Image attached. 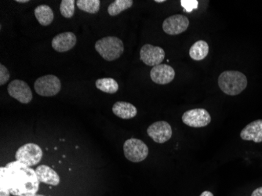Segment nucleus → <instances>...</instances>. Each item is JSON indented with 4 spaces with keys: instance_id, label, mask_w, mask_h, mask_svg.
I'll use <instances>...</instances> for the list:
<instances>
[{
    "instance_id": "nucleus-27",
    "label": "nucleus",
    "mask_w": 262,
    "mask_h": 196,
    "mask_svg": "<svg viewBox=\"0 0 262 196\" xmlns=\"http://www.w3.org/2000/svg\"><path fill=\"white\" fill-rule=\"evenodd\" d=\"M16 2L21 3V4H23V3H28L29 2V0H17Z\"/></svg>"
},
{
    "instance_id": "nucleus-24",
    "label": "nucleus",
    "mask_w": 262,
    "mask_h": 196,
    "mask_svg": "<svg viewBox=\"0 0 262 196\" xmlns=\"http://www.w3.org/2000/svg\"><path fill=\"white\" fill-rule=\"evenodd\" d=\"M10 76L8 69L4 64H0V85H3L7 83L10 79Z\"/></svg>"
},
{
    "instance_id": "nucleus-30",
    "label": "nucleus",
    "mask_w": 262,
    "mask_h": 196,
    "mask_svg": "<svg viewBox=\"0 0 262 196\" xmlns=\"http://www.w3.org/2000/svg\"><path fill=\"white\" fill-rule=\"evenodd\" d=\"M20 196H28L27 194H23V195H20Z\"/></svg>"
},
{
    "instance_id": "nucleus-21",
    "label": "nucleus",
    "mask_w": 262,
    "mask_h": 196,
    "mask_svg": "<svg viewBox=\"0 0 262 196\" xmlns=\"http://www.w3.org/2000/svg\"><path fill=\"white\" fill-rule=\"evenodd\" d=\"M76 4L79 10L93 14L99 11L101 2L99 0H78Z\"/></svg>"
},
{
    "instance_id": "nucleus-26",
    "label": "nucleus",
    "mask_w": 262,
    "mask_h": 196,
    "mask_svg": "<svg viewBox=\"0 0 262 196\" xmlns=\"http://www.w3.org/2000/svg\"><path fill=\"white\" fill-rule=\"evenodd\" d=\"M200 196H213V194H212V192H210V191H205L202 193Z\"/></svg>"
},
{
    "instance_id": "nucleus-3",
    "label": "nucleus",
    "mask_w": 262,
    "mask_h": 196,
    "mask_svg": "<svg viewBox=\"0 0 262 196\" xmlns=\"http://www.w3.org/2000/svg\"><path fill=\"white\" fill-rule=\"evenodd\" d=\"M95 50L104 60L113 61L121 57L124 52V45L119 38L107 36L97 41Z\"/></svg>"
},
{
    "instance_id": "nucleus-23",
    "label": "nucleus",
    "mask_w": 262,
    "mask_h": 196,
    "mask_svg": "<svg viewBox=\"0 0 262 196\" xmlns=\"http://www.w3.org/2000/svg\"><path fill=\"white\" fill-rule=\"evenodd\" d=\"M181 5L185 9V11L191 13L198 8L199 2L197 0H181Z\"/></svg>"
},
{
    "instance_id": "nucleus-13",
    "label": "nucleus",
    "mask_w": 262,
    "mask_h": 196,
    "mask_svg": "<svg viewBox=\"0 0 262 196\" xmlns=\"http://www.w3.org/2000/svg\"><path fill=\"white\" fill-rule=\"evenodd\" d=\"M77 39L73 32H62L56 35L52 40V47L54 51L64 53L70 51L76 46Z\"/></svg>"
},
{
    "instance_id": "nucleus-20",
    "label": "nucleus",
    "mask_w": 262,
    "mask_h": 196,
    "mask_svg": "<svg viewBox=\"0 0 262 196\" xmlns=\"http://www.w3.org/2000/svg\"><path fill=\"white\" fill-rule=\"evenodd\" d=\"M133 0H116L110 4L108 13L110 16H116L133 6Z\"/></svg>"
},
{
    "instance_id": "nucleus-29",
    "label": "nucleus",
    "mask_w": 262,
    "mask_h": 196,
    "mask_svg": "<svg viewBox=\"0 0 262 196\" xmlns=\"http://www.w3.org/2000/svg\"><path fill=\"white\" fill-rule=\"evenodd\" d=\"M166 2L165 0H156V3H159V4H161V3Z\"/></svg>"
},
{
    "instance_id": "nucleus-6",
    "label": "nucleus",
    "mask_w": 262,
    "mask_h": 196,
    "mask_svg": "<svg viewBox=\"0 0 262 196\" xmlns=\"http://www.w3.org/2000/svg\"><path fill=\"white\" fill-rule=\"evenodd\" d=\"M34 88L39 96L53 97L61 91V81L54 75H47L35 80Z\"/></svg>"
},
{
    "instance_id": "nucleus-16",
    "label": "nucleus",
    "mask_w": 262,
    "mask_h": 196,
    "mask_svg": "<svg viewBox=\"0 0 262 196\" xmlns=\"http://www.w3.org/2000/svg\"><path fill=\"white\" fill-rule=\"evenodd\" d=\"M113 113L123 119H130L138 114V110L134 104L125 101H117L113 107Z\"/></svg>"
},
{
    "instance_id": "nucleus-4",
    "label": "nucleus",
    "mask_w": 262,
    "mask_h": 196,
    "mask_svg": "<svg viewBox=\"0 0 262 196\" xmlns=\"http://www.w3.org/2000/svg\"><path fill=\"white\" fill-rule=\"evenodd\" d=\"M124 156L129 161L133 163H140L148 157V146L141 140L130 138L126 140L123 144Z\"/></svg>"
},
{
    "instance_id": "nucleus-17",
    "label": "nucleus",
    "mask_w": 262,
    "mask_h": 196,
    "mask_svg": "<svg viewBox=\"0 0 262 196\" xmlns=\"http://www.w3.org/2000/svg\"><path fill=\"white\" fill-rule=\"evenodd\" d=\"M35 16L41 26H50L54 20V15L52 9L47 5H39L35 9Z\"/></svg>"
},
{
    "instance_id": "nucleus-10",
    "label": "nucleus",
    "mask_w": 262,
    "mask_h": 196,
    "mask_svg": "<svg viewBox=\"0 0 262 196\" xmlns=\"http://www.w3.org/2000/svg\"><path fill=\"white\" fill-rule=\"evenodd\" d=\"M189 26L188 17L182 14H175L165 19L163 29L166 34L170 35H179L185 32Z\"/></svg>"
},
{
    "instance_id": "nucleus-8",
    "label": "nucleus",
    "mask_w": 262,
    "mask_h": 196,
    "mask_svg": "<svg viewBox=\"0 0 262 196\" xmlns=\"http://www.w3.org/2000/svg\"><path fill=\"white\" fill-rule=\"evenodd\" d=\"M7 91L10 97L22 104H29L33 97L29 84L20 79L11 81L8 85Z\"/></svg>"
},
{
    "instance_id": "nucleus-14",
    "label": "nucleus",
    "mask_w": 262,
    "mask_h": 196,
    "mask_svg": "<svg viewBox=\"0 0 262 196\" xmlns=\"http://www.w3.org/2000/svg\"><path fill=\"white\" fill-rule=\"evenodd\" d=\"M241 138L244 141L262 142V119L253 121L242 129Z\"/></svg>"
},
{
    "instance_id": "nucleus-1",
    "label": "nucleus",
    "mask_w": 262,
    "mask_h": 196,
    "mask_svg": "<svg viewBox=\"0 0 262 196\" xmlns=\"http://www.w3.org/2000/svg\"><path fill=\"white\" fill-rule=\"evenodd\" d=\"M39 183L35 170L17 160L0 169V196L36 194Z\"/></svg>"
},
{
    "instance_id": "nucleus-11",
    "label": "nucleus",
    "mask_w": 262,
    "mask_h": 196,
    "mask_svg": "<svg viewBox=\"0 0 262 196\" xmlns=\"http://www.w3.org/2000/svg\"><path fill=\"white\" fill-rule=\"evenodd\" d=\"M148 136L159 144L168 141L171 138L172 128L168 122L165 121H158L154 122L147 129Z\"/></svg>"
},
{
    "instance_id": "nucleus-7",
    "label": "nucleus",
    "mask_w": 262,
    "mask_h": 196,
    "mask_svg": "<svg viewBox=\"0 0 262 196\" xmlns=\"http://www.w3.org/2000/svg\"><path fill=\"white\" fill-rule=\"evenodd\" d=\"M182 122L190 127H204L210 124L211 122V116L206 109H191L184 113L182 116Z\"/></svg>"
},
{
    "instance_id": "nucleus-18",
    "label": "nucleus",
    "mask_w": 262,
    "mask_h": 196,
    "mask_svg": "<svg viewBox=\"0 0 262 196\" xmlns=\"http://www.w3.org/2000/svg\"><path fill=\"white\" fill-rule=\"evenodd\" d=\"M209 53V45L206 41L199 40L191 47L189 56L194 60H202L205 59Z\"/></svg>"
},
{
    "instance_id": "nucleus-28",
    "label": "nucleus",
    "mask_w": 262,
    "mask_h": 196,
    "mask_svg": "<svg viewBox=\"0 0 262 196\" xmlns=\"http://www.w3.org/2000/svg\"><path fill=\"white\" fill-rule=\"evenodd\" d=\"M28 196H45L42 195V194H27Z\"/></svg>"
},
{
    "instance_id": "nucleus-19",
    "label": "nucleus",
    "mask_w": 262,
    "mask_h": 196,
    "mask_svg": "<svg viewBox=\"0 0 262 196\" xmlns=\"http://www.w3.org/2000/svg\"><path fill=\"white\" fill-rule=\"evenodd\" d=\"M96 88L107 94H115L119 91V84L113 78H102L96 81Z\"/></svg>"
},
{
    "instance_id": "nucleus-22",
    "label": "nucleus",
    "mask_w": 262,
    "mask_h": 196,
    "mask_svg": "<svg viewBox=\"0 0 262 196\" xmlns=\"http://www.w3.org/2000/svg\"><path fill=\"white\" fill-rule=\"evenodd\" d=\"M74 0H62L60 5V12L61 15L66 18H71L75 13Z\"/></svg>"
},
{
    "instance_id": "nucleus-15",
    "label": "nucleus",
    "mask_w": 262,
    "mask_h": 196,
    "mask_svg": "<svg viewBox=\"0 0 262 196\" xmlns=\"http://www.w3.org/2000/svg\"><path fill=\"white\" fill-rule=\"evenodd\" d=\"M39 182L44 183L46 185L57 186L60 183V177L57 172L51 169L47 165H41L35 169Z\"/></svg>"
},
{
    "instance_id": "nucleus-2",
    "label": "nucleus",
    "mask_w": 262,
    "mask_h": 196,
    "mask_svg": "<svg viewBox=\"0 0 262 196\" xmlns=\"http://www.w3.org/2000/svg\"><path fill=\"white\" fill-rule=\"evenodd\" d=\"M219 85L225 94L238 95L247 88V76L238 71H225L219 76Z\"/></svg>"
},
{
    "instance_id": "nucleus-12",
    "label": "nucleus",
    "mask_w": 262,
    "mask_h": 196,
    "mask_svg": "<svg viewBox=\"0 0 262 196\" xmlns=\"http://www.w3.org/2000/svg\"><path fill=\"white\" fill-rule=\"evenodd\" d=\"M150 76L155 83L166 85L174 79V69L167 64H159L151 69Z\"/></svg>"
},
{
    "instance_id": "nucleus-5",
    "label": "nucleus",
    "mask_w": 262,
    "mask_h": 196,
    "mask_svg": "<svg viewBox=\"0 0 262 196\" xmlns=\"http://www.w3.org/2000/svg\"><path fill=\"white\" fill-rule=\"evenodd\" d=\"M15 158L17 161L31 167L40 163L42 158V151L37 144L29 143L24 144L17 149Z\"/></svg>"
},
{
    "instance_id": "nucleus-9",
    "label": "nucleus",
    "mask_w": 262,
    "mask_h": 196,
    "mask_svg": "<svg viewBox=\"0 0 262 196\" xmlns=\"http://www.w3.org/2000/svg\"><path fill=\"white\" fill-rule=\"evenodd\" d=\"M165 58V51L160 47L145 44L140 51V59L146 66H155L161 64Z\"/></svg>"
},
{
    "instance_id": "nucleus-25",
    "label": "nucleus",
    "mask_w": 262,
    "mask_h": 196,
    "mask_svg": "<svg viewBox=\"0 0 262 196\" xmlns=\"http://www.w3.org/2000/svg\"><path fill=\"white\" fill-rule=\"evenodd\" d=\"M251 196H262V187L254 190L251 194Z\"/></svg>"
}]
</instances>
